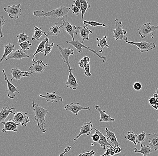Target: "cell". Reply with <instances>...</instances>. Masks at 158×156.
Returning a JSON list of instances; mask_svg holds the SVG:
<instances>
[{
	"label": "cell",
	"mask_w": 158,
	"mask_h": 156,
	"mask_svg": "<svg viewBox=\"0 0 158 156\" xmlns=\"http://www.w3.org/2000/svg\"><path fill=\"white\" fill-rule=\"evenodd\" d=\"M70 10V8L61 6L58 8L47 12H45L43 11H33V14L34 16L37 17H49L58 19H62L64 18L68 17V14Z\"/></svg>",
	"instance_id": "1"
},
{
	"label": "cell",
	"mask_w": 158,
	"mask_h": 156,
	"mask_svg": "<svg viewBox=\"0 0 158 156\" xmlns=\"http://www.w3.org/2000/svg\"><path fill=\"white\" fill-rule=\"evenodd\" d=\"M33 112L35 113V120L37 126L42 133L46 132V120L45 116L49 112V111L39 106L38 104L33 102L32 103Z\"/></svg>",
	"instance_id": "2"
},
{
	"label": "cell",
	"mask_w": 158,
	"mask_h": 156,
	"mask_svg": "<svg viewBox=\"0 0 158 156\" xmlns=\"http://www.w3.org/2000/svg\"><path fill=\"white\" fill-rule=\"evenodd\" d=\"M115 28L113 29L114 35L113 38L115 40H128V36H126L127 32L126 30L123 29V25L122 22L119 21L118 19H115Z\"/></svg>",
	"instance_id": "3"
},
{
	"label": "cell",
	"mask_w": 158,
	"mask_h": 156,
	"mask_svg": "<svg viewBox=\"0 0 158 156\" xmlns=\"http://www.w3.org/2000/svg\"><path fill=\"white\" fill-rule=\"evenodd\" d=\"M65 41H66L67 43H68V44H70V45L74 46V47L77 49V52L80 53V54L82 53V48H85V49L89 50L91 52L93 53L94 54H95L97 56H98L101 60H103V62H106L107 61V59L106 58V57L101 56L100 55H98L97 52L96 51V50L91 49V48H90L89 47H88V46H85V45H84L83 44H82L81 42L79 41V40H71V41L65 40Z\"/></svg>",
	"instance_id": "4"
},
{
	"label": "cell",
	"mask_w": 158,
	"mask_h": 156,
	"mask_svg": "<svg viewBox=\"0 0 158 156\" xmlns=\"http://www.w3.org/2000/svg\"><path fill=\"white\" fill-rule=\"evenodd\" d=\"M126 43L131 45L137 46L138 50H140L141 53H144L154 50L156 47V45L154 42H147L146 41H142L139 42H135L133 41L126 40Z\"/></svg>",
	"instance_id": "5"
},
{
	"label": "cell",
	"mask_w": 158,
	"mask_h": 156,
	"mask_svg": "<svg viewBox=\"0 0 158 156\" xmlns=\"http://www.w3.org/2000/svg\"><path fill=\"white\" fill-rule=\"evenodd\" d=\"M157 29L158 25L154 26L151 22H148L139 27L138 29V33L142 38L144 39L150 33Z\"/></svg>",
	"instance_id": "6"
},
{
	"label": "cell",
	"mask_w": 158,
	"mask_h": 156,
	"mask_svg": "<svg viewBox=\"0 0 158 156\" xmlns=\"http://www.w3.org/2000/svg\"><path fill=\"white\" fill-rule=\"evenodd\" d=\"M13 120L17 124L23 127H27V123L30 121L28 113L21 111L16 112Z\"/></svg>",
	"instance_id": "7"
},
{
	"label": "cell",
	"mask_w": 158,
	"mask_h": 156,
	"mask_svg": "<svg viewBox=\"0 0 158 156\" xmlns=\"http://www.w3.org/2000/svg\"><path fill=\"white\" fill-rule=\"evenodd\" d=\"M33 64L30 67L29 70L31 74H40L44 72V70L49 66V64H44L41 60L36 61L32 59Z\"/></svg>",
	"instance_id": "8"
},
{
	"label": "cell",
	"mask_w": 158,
	"mask_h": 156,
	"mask_svg": "<svg viewBox=\"0 0 158 156\" xmlns=\"http://www.w3.org/2000/svg\"><path fill=\"white\" fill-rule=\"evenodd\" d=\"M20 4L12 6H8L7 7L4 8V10L8 14L11 19H17L21 15L22 10L20 8Z\"/></svg>",
	"instance_id": "9"
},
{
	"label": "cell",
	"mask_w": 158,
	"mask_h": 156,
	"mask_svg": "<svg viewBox=\"0 0 158 156\" xmlns=\"http://www.w3.org/2000/svg\"><path fill=\"white\" fill-rule=\"evenodd\" d=\"M57 47L60 52L61 58L63 59L64 63L67 64L68 67H70V64L71 63L69 62V58L70 56L74 55L73 50L71 49L70 47L67 48H62L60 44H58L57 45Z\"/></svg>",
	"instance_id": "10"
},
{
	"label": "cell",
	"mask_w": 158,
	"mask_h": 156,
	"mask_svg": "<svg viewBox=\"0 0 158 156\" xmlns=\"http://www.w3.org/2000/svg\"><path fill=\"white\" fill-rule=\"evenodd\" d=\"M64 108L67 111L73 112L76 116H77L78 115L79 112L81 111V110H89V111L90 110V107H84L81 106L79 103H72L66 105L64 107Z\"/></svg>",
	"instance_id": "11"
},
{
	"label": "cell",
	"mask_w": 158,
	"mask_h": 156,
	"mask_svg": "<svg viewBox=\"0 0 158 156\" xmlns=\"http://www.w3.org/2000/svg\"><path fill=\"white\" fill-rule=\"evenodd\" d=\"M4 75L5 76V80L6 81L7 83L8 89L6 91H7V95L9 98L11 99H14L16 95L15 93H19V91L18 90V88L17 87L15 86L14 85L12 84L9 81L8 78L6 74V71L4 70H2Z\"/></svg>",
	"instance_id": "12"
},
{
	"label": "cell",
	"mask_w": 158,
	"mask_h": 156,
	"mask_svg": "<svg viewBox=\"0 0 158 156\" xmlns=\"http://www.w3.org/2000/svg\"><path fill=\"white\" fill-rule=\"evenodd\" d=\"M69 70V75L68 77V80L66 82L65 85L67 86V87L71 88L73 90H76L79 86V85L78 83L77 78L72 73V71L73 70V69L71 68V67H68Z\"/></svg>",
	"instance_id": "13"
},
{
	"label": "cell",
	"mask_w": 158,
	"mask_h": 156,
	"mask_svg": "<svg viewBox=\"0 0 158 156\" xmlns=\"http://www.w3.org/2000/svg\"><path fill=\"white\" fill-rule=\"evenodd\" d=\"M93 130V124L92 121H90L89 122L84 123L83 125L81 127V131L79 135L73 140V145H75V142L79 137L84 135H86L88 136H89L91 132Z\"/></svg>",
	"instance_id": "14"
},
{
	"label": "cell",
	"mask_w": 158,
	"mask_h": 156,
	"mask_svg": "<svg viewBox=\"0 0 158 156\" xmlns=\"http://www.w3.org/2000/svg\"><path fill=\"white\" fill-rule=\"evenodd\" d=\"M148 142L152 152L158 150V133H149L147 135Z\"/></svg>",
	"instance_id": "15"
},
{
	"label": "cell",
	"mask_w": 158,
	"mask_h": 156,
	"mask_svg": "<svg viewBox=\"0 0 158 156\" xmlns=\"http://www.w3.org/2000/svg\"><path fill=\"white\" fill-rule=\"evenodd\" d=\"M11 74L12 76V78L11 79V82H12L13 81L20 80L22 78H23V77H28L31 75V73H29L27 72H23L17 67H15L14 69H11Z\"/></svg>",
	"instance_id": "16"
},
{
	"label": "cell",
	"mask_w": 158,
	"mask_h": 156,
	"mask_svg": "<svg viewBox=\"0 0 158 156\" xmlns=\"http://www.w3.org/2000/svg\"><path fill=\"white\" fill-rule=\"evenodd\" d=\"M1 124H3L4 126V128L2 130L3 133L6 132H17L18 131V128L19 126V124H17L13 120L9 119L8 121H2L0 122Z\"/></svg>",
	"instance_id": "17"
},
{
	"label": "cell",
	"mask_w": 158,
	"mask_h": 156,
	"mask_svg": "<svg viewBox=\"0 0 158 156\" xmlns=\"http://www.w3.org/2000/svg\"><path fill=\"white\" fill-rule=\"evenodd\" d=\"M63 21V27L62 28L65 30L68 34L71 36L73 40H75L74 34L77 35L78 33L76 30L77 29V27L76 26L73 25L68 21H66L64 18L62 19Z\"/></svg>",
	"instance_id": "18"
},
{
	"label": "cell",
	"mask_w": 158,
	"mask_h": 156,
	"mask_svg": "<svg viewBox=\"0 0 158 156\" xmlns=\"http://www.w3.org/2000/svg\"><path fill=\"white\" fill-rule=\"evenodd\" d=\"M39 96L41 98L45 99L47 102L52 103H57L59 102L63 101V98L58 95L55 92L52 93L47 92L46 95H40Z\"/></svg>",
	"instance_id": "19"
},
{
	"label": "cell",
	"mask_w": 158,
	"mask_h": 156,
	"mask_svg": "<svg viewBox=\"0 0 158 156\" xmlns=\"http://www.w3.org/2000/svg\"><path fill=\"white\" fill-rule=\"evenodd\" d=\"M30 56L27 55L25 53L24 50H22V49H18L13 52L11 54H10L9 56L6 57L5 60L6 61H8L10 59H15L16 60H22L24 58H29Z\"/></svg>",
	"instance_id": "20"
},
{
	"label": "cell",
	"mask_w": 158,
	"mask_h": 156,
	"mask_svg": "<svg viewBox=\"0 0 158 156\" xmlns=\"http://www.w3.org/2000/svg\"><path fill=\"white\" fill-rule=\"evenodd\" d=\"M13 110L15 111V108H9L8 106H7L6 103H4L2 109L0 112V121H1L0 122L4 121L7 118L9 115L10 113L15 115L16 112L13 111Z\"/></svg>",
	"instance_id": "21"
},
{
	"label": "cell",
	"mask_w": 158,
	"mask_h": 156,
	"mask_svg": "<svg viewBox=\"0 0 158 156\" xmlns=\"http://www.w3.org/2000/svg\"><path fill=\"white\" fill-rule=\"evenodd\" d=\"M77 29H79L80 32V36L81 38V43L83 44L84 40H89V35L92 34L93 31L89 28L87 25H84L83 26L78 27Z\"/></svg>",
	"instance_id": "22"
},
{
	"label": "cell",
	"mask_w": 158,
	"mask_h": 156,
	"mask_svg": "<svg viewBox=\"0 0 158 156\" xmlns=\"http://www.w3.org/2000/svg\"><path fill=\"white\" fill-rule=\"evenodd\" d=\"M95 108L98 112L100 116V119L99 121L101 122H113L115 120L114 118H111L110 116L106 114V111L102 110L100 107L98 105H96Z\"/></svg>",
	"instance_id": "23"
},
{
	"label": "cell",
	"mask_w": 158,
	"mask_h": 156,
	"mask_svg": "<svg viewBox=\"0 0 158 156\" xmlns=\"http://www.w3.org/2000/svg\"><path fill=\"white\" fill-rule=\"evenodd\" d=\"M94 130L95 131L96 133H98L100 136L99 141L98 143L101 148H102L104 150H106V148L108 147H112L110 144H109L108 141H107V138L102 134V132L97 129L96 128H94Z\"/></svg>",
	"instance_id": "24"
},
{
	"label": "cell",
	"mask_w": 158,
	"mask_h": 156,
	"mask_svg": "<svg viewBox=\"0 0 158 156\" xmlns=\"http://www.w3.org/2000/svg\"><path fill=\"white\" fill-rule=\"evenodd\" d=\"M59 23H55V26L51 25V28L48 32H46L45 36H57L61 32V28L63 27V23L59 25Z\"/></svg>",
	"instance_id": "25"
},
{
	"label": "cell",
	"mask_w": 158,
	"mask_h": 156,
	"mask_svg": "<svg viewBox=\"0 0 158 156\" xmlns=\"http://www.w3.org/2000/svg\"><path fill=\"white\" fill-rule=\"evenodd\" d=\"M105 131H106V137L107 138V141L110 140L111 142V144L113 145L115 147H118L120 145V144L117 141V138L115 135V133L110 131L107 128H105Z\"/></svg>",
	"instance_id": "26"
},
{
	"label": "cell",
	"mask_w": 158,
	"mask_h": 156,
	"mask_svg": "<svg viewBox=\"0 0 158 156\" xmlns=\"http://www.w3.org/2000/svg\"><path fill=\"white\" fill-rule=\"evenodd\" d=\"M140 148L141 150H138L136 148H134V152L136 153H140L143 154V156H148L151 154L152 153L151 148L150 146L147 145H143V144H141L140 145Z\"/></svg>",
	"instance_id": "27"
},
{
	"label": "cell",
	"mask_w": 158,
	"mask_h": 156,
	"mask_svg": "<svg viewBox=\"0 0 158 156\" xmlns=\"http://www.w3.org/2000/svg\"><path fill=\"white\" fill-rule=\"evenodd\" d=\"M15 46L14 44L9 43L7 45H5L4 46V52L2 57L1 58L0 63H2L4 60H5L6 57L9 56L10 54L12 53L13 51L15 50Z\"/></svg>",
	"instance_id": "28"
},
{
	"label": "cell",
	"mask_w": 158,
	"mask_h": 156,
	"mask_svg": "<svg viewBox=\"0 0 158 156\" xmlns=\"http://www.w3.org/2000/svg\"><path fill=\"white\" fill-rule=\"evenodd\" d=\"M34 27L35 32L31 38V40H39L41 36L46 35V32L42 31L41 27L39 28L36 26H34Z\"/></svg>",
	"instance_id": "29"
},
{
	"label": "cell",
	"mask_w": 158,
	"mask_h": 156,
	"mask_svg": "<svg viewBox=\"0 0 158 156\" xmlns=\"http://www.w3.org/2000/svg\"><path fill=\"white\" fill-rule=\"evenodd\" d=\"M49 38L48 37H46L44 40H42L38 45L36 51L33 55V58H35V56L40 53H43L45 51V44L47 41H49Z\"/></svg>",
	"instance_id": "30"
},
{
	"label": "cell",
	"mask_w": 158,
	"mask_h": 156,
	"mask_svg": "<svg viewBox=\"0 0 158 156\" xmlns=\"http://www.w3.org/2000/svg\"><path fill=\"white\" fill-rule=\"evenodd\" d=\"M107 36H105L102 39H99L98 38H96V40L98 41V43L97 45L98 47H101V50L99 51L100 53H102L103 51V48L105 47H106L107 48H109V45H108L107 40H106Z\"/></svg>",
	"instance_id": "31"
},
{
	"label": "cell",
	"mask_w": 158,
	"mask_h": 156,
	"mask_svg": "<svg viewBox=\"0 0 158 156\" xmlns=\"http://www.w3.org/2000/svg\"><path fill=\"white\" fill-rule=\"evenodd\" d=\"M81 1V19L83 20L84 15L86 11L90 8V5L86 0H80Z\"/></svg>",
	"instance_id": "32"
},
{
	"label": "cell",
	"mask_w": 158,
	"mask_h": 156,
	"mask_svg": "<svg viewBox=\"0 0 158 156\" xmlns=\"http://www.w3.org/2000/svg\"><path fill=\"white\" fill-rule=\"evenodd\" d=\"M137 136H138V135L137 134H135L134 132L129 131H128L127 135L125 136L124 138H125V139H126V140H128V141L133 142V144L135 145H137V142H136V139H137Z\"/></svg>",
	"instance_id": "33"
},
{
	"label": "cell",
	"mask_w": 158,
	"mask_h": 156,
	"mask_svg": "<svg viewBox=\"0 0 158 156\" xmlns=\"http://www.w3.org/2000/svg\"><path fill=\"white\" fill-rule=\"evenodd\" d=\"M83 23L85 25L89 24V25H90L92 27L101 26L106 27V28H109V26L107 24H105V23H101L95 21L83 20Z\"/></svg>",
	"instance_id": "34"
},
{
	"label": "cell",
	"mask_w": 158,
	"mask_h": 156,
	"mask_svg": "<svg viewBox=\"0 0 158 156\" xmlns=\"http://www.w3.org/2000/svg\"><path fill=\"white\" fill-rule=\"evenodd\" d=\"M147 134L145 131H143L141 132L139 135H138L136 139V142L137 144H142L143 142H145L146 141V137Z\"/></svg>",
	"instance_id": "35"
},
{
	"label": "cell",
	"mask_w": 158,
	"mask_h": 156,
	"mask_svg": "<svg viewBox=\"0 0 158 156\" xmlns=\"http://www.w3.org/2000/svg\"><path fill=\"white\" fill-rule=\"evenodd\" d=\"M17 37L18 39V44H21V43H23L24 41H27L29 39V37H28V36L25 34L24 32L19 34V35L17 36Z\"/></svg>",
	"instance_id": "36"
},
{
	"label": "cell",
	"mask_w": 158,
	"mask_h": 156,
	"mask_svg": "<svg viewBox=\"0 0 158 156\" xmlns=\"http://www.w3.org/2000/svg\"><path fill=\"white\" fill-rule=\"evenodd\" d=\"M49 41H47L45 44V51H44V56H48V55L51 52L52 49L54 45V43L49 44Z\"/></svg>",
	"instance_id": "37"
},
{
	"label": "cell",
	"mask_w": 158,
	"mask_h": 156,
	"mask_svg": "<svg viewBox=\"0 0 158 156\" xmlns=\"http://www.w3.org/2000/svg\"><path fill=\"white\" fill-rule=\"evenodd\" d=\"M114 146L108 147L106 148L105 153L100 156H114L115 154L114 153Z\"/></svg>",
	"instance_id": "38"
},
{
	"label": "cell",
	"mask_w": 158,
	"mask_h": 156,
	"mask_svg": "<svg viewBox=\"0 0 158 156\" xmlns=\"http://www.w3.org/2000/svg\"><path fill=\"white\" fill-rule=\"evenodd\" d=\"M20 47L21 49L23 50H29L31 46H32V44L31 42H30L29 40L24 41L21 44H19Z\"/></svg>",
	"instance_id": "39"
},
{
	"label": "cell",
	"mask_w": 158,
	"mask_h": 156,
	"mask_svg": "<svg viewBox=\"0 0 158 156\" xmlns=\"http://www.w3.org/2000/svg\"><path fill=\"white\" fill-rule=\"evenodd\" d=\"M0 20H1V25H0L1 26V27H0L1 31H0V33H1V37L2 38L4 37V34L2 32V27L5 24L6 20L4 19V18L3 16H0Z\"/></svg>",
	"instance_id": "40"
},
{
	"label": "cell",
	"mask_w": 158,
	"mask_h": 156,
	"mask_svg": "<svg viewBox=\"0 0 158 156\" xmlns=\"http://www.w3.org/2000/svg\"><path fill=\"white\" fill-rule=\"evenodd\" d=\"M96 154V153L94 150H92L91 151H88L83 154H80L77 156H95Z\"/></svg>",
	"instance_id": "41"
},
{
	"label": "cell",
	"mask_w": 158,
	"mask_h": 156,
	"mask_svg": "<svg viewBox=\"0 0 158 156\" xmlns=\"http://www.w3.org/2000/svg\"><path fill=\"white\" fill-rule=\"evenodd\" d=\"M142 84L139 82H135L133 85V88L135 91H139L142 89Z\"/></svg>",
	"instance_id": "42"
},
{
	"label": "cell",
	"mask_w": 158,
	"mask_h": 156,
	"mask_svg": "<svg viewBox=\"0 0 158 156\" xmlns=\"http://www.w3.org/2000/svg\"><path fill=\"white\" fill-rule=\"evenodd\" d=\"M85 76H86L87 77H91L92 74L90 73V67L89 63L86 66H85Z\"/></svg>",
	"instance_id": "43"
},
{
	"label": "cell",
	"mask_w": 158,
	"mask_h": 156,
	"mask_svg": "<svg viewBox=\"0 0 158 156\" xmlns=\"http://www.w3.org/2000/svg\"><path fill=\"white\" fill-rule=\"evenodd\" d=\"M91 138L92 140L94 141V143L96 142H98L100 140V136L98 133H96L94 134H93L91 136Z\"/></svg>",
	"instance_id": "44"
},
{
	"label": "cell",
	"mask_w": 158,
	"mask_h": 156,
	"mask_svg": "<svg viewBox=\"0 0 158 156\" xmlns=\"http://www.w3.org/2000/svg\"><path fill=\"white\" fill-rule=\"evenodd\" d=\"M72 10H73V13L75 14L76 15H78L79 13L81 12V10L79 9V8L77 7L76 6L73 4L72 5Z\"/></svg>",
	"instance_id": "45"
},
{
	"label": "cell",
	"mask_w": 158,
	"mask_h": 156,
	"mask_svg": "<svg viewBox=\"0 0 158 156\" xmlns=\"http://www.w3.org/2000/svg\"><path fill=\"white\" fill-rule=\"evenodd\" d=\"M148 102H149L150 105L152 106L155 105V104L157 103L156 99H155L153 96L152 97L149 98L148 99Z\"/></svg>",
	"instance_id": "46"
},
{
	"label": "cell",
	"mask_w": 158,
	"mask_h": 156,
	"mask_svg": "<svg viewBox=\"0 0 158 156\" xmlns=\"http://www.w3.org/2000/svg\"><path fill=\"white\" fill-rule=\"evenodd\" d=\"M89 63H86L85 61H83L82 60H81V61H79V66L81 69H84L85 67V66H86Z\"/></svg>",
	"instance_id": "47"
},
{
	"label": "cell",
	"mask_w": 158,
	"mask_h": 156,
	"mask_svg": "<svg viewBox=\"0 0 158 156\" xmlns=\"http://www.w3.org/2000/svg\"><path fill=\"white\" fill-rule=\"evenodd\" d=\"M71 149H72V147H71V146H67V147L65 148V150H64V152H63V153H62V154H59V156H64V155H65L66 153H69V151L71 150Z\"/></svg>",
	"instance_id": "48"
},
{
	"label": "cell",
	"mask_w": 158,
	"mask_h": 156,
	"mask_svg": "<svg viewBox=\"0 0 158 156\" xmlns=\"http://www.w3.org/2000/svg\"><path fill=\"white\" fill-rule=\"evenodd\" d=\"M73 2L74 3L73 4L74 5L76 6L81 11V1L80 0H76V1H73Z\"/></svg>",
	"instance_id": "49"
},
{
	"label": "cell",
	"mask_w": 158,
	"mask_h": 156,
	"mask_svg": "<svg viewBox=\"0 0 158 156\" xmlns=\"http://www.w3.org/2000/svg\"><path fill=\"white\" fill-rule=\"evenodd\" d=\"M114 150L115 154L118 155L119 153H121V148L119 147V146H118V147H115V146H114Z\"/></svg>",
	"instance_id": "50"
},
{
	"label": "cell",
	"mask_w": 158,
	"mask_h": 156,
	"mask_svg": "<svg viewBox=\"0 0 158 156\" xmlns=\"http://www.w3.org/2000/svg\"><path fill=\"white\" fill-rule=\"evenodd\" d=\"M82 60L87 63H89L90 61V59L88 56H85L82 59Z\"/></svg>",
	"instance_id": "51"
},
{
	"label": "cell",
	"mask_w": 158,
	"mask_h": 156,
	"mask_svg": "<svg viewBox=\"0 0 158 156\" xmlns=\"http://www.w3.org/2000/svg\"><path fill=\"white\" fill-rule=\"evenodd\" d=\"M152 107L156 110H158V103L157 102L155 105H153Z\"/></svg>",
	"instance_id": "52"
},
{
	"label": "cell",
	"mask_w": 158,
	"mask_h": 156,
	"mask_svg": "<svg viewBox=\"0 0 158 156\" xmlns=\"http://www.w3.org/2000/svg\"><path fill=\"white\" fill-rule=\"evenodd\" d=\"M153 96L156 99L157 102L158 103V94H157L154 93V94L153 95Z\"/></svg>",
	"instance_id": "53"
},
{
	"label": "cell",
	"mask_w": 158,
	"mask_h": 156,
	"mask_svg": "<svg viewBox=\"0 0 158 156\" xmlns=\"http://www.w3.org/2000/svg\"><path fill=\"white\" fill-rule=\"evenodd\" d=\"M155 94H158V86L156 88V91L155 92Z\"/></svg>",
	"instance_id": "54"
},
{
	"label": "cell",
	"mask_w": 158,
	"mask_h": 156,
	"mask_svg": "<svg viewBox=\"0 0 158 156\" xmlns=\"http://www.w3.org/2000/svg\"><path fill=\"white\" fill-rule=\"evenodd\" d=\"M157 121H158V120H157Z\"/></svg>",
	"instance_id": "55"
}]
</instances>
